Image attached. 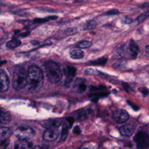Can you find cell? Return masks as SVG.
Listing matches in <instances>:
<instances>
[{
    "instance_id": "cell-4",
    "label": "cell",
    "mask_w": 149,
    "mask_h": 149,
    "mask_svg": "<svg viewBox=\"0 0 149 149\" xmlns=\"http://www.w3.org/2000/svg\"><path fill=\"white\" fill-rule=\"evenodd\" d=\"M15 135L20 140H29L35 136L34 130L28 126H20L14 132Z\"/></svg>"
},
{
    "instance_id": "cell-18",
    "label": "cell",
    "mask_w": 149,
    "mask_h": 149,
    "mask_svg": "<svg viewBox=\"0 0 149 149\" xmlns=\"http://www.w3.org/2000/svg\"><path fill=\"white\" fill-rule=\"evenodd\" d=\"M70 56L72 59H79L84 56V52L80 49H74L70 51Z\"/></svg>"
},
{
    "instance_id": "cell-34",
    "label": "cell",
    "mask_w": 149,
    "mask_h": 149,
    "mask_svg": "<svg viewBox=\"0 0 149 149\" xmlns=\"http://www.w3.org/2000/svg\"><path fill=\"white\" fill-rule=\"evenodd\" d=\"M31 44H33L34 45H37L38 44H39V42L37 41H31Z\"/></svg>"
},
{
    "instance_id": "cell-33",
    "label": "cell",
    "mask_w": 149,
    "mask_h": 149,
    "mask_svg": "<svg viewBox=\"0 0 149 149\" xmlns=\"http://www.w3.org/2000/svg\"><path fill=\"white\" fill-rule=\"evenodd\" d=\"M148 48H149L148 45H147L146 46V54H147V56H148V55H149V49H148Z\"/></svg>"
},
{
    "instance_id": "cell-28",
    "label": "cell",
    "mask_w": 149,
    "mask_h": 149,
    "mask_svg": "<svg viewBox=\"0 0 149 149\" xmlns=\"http://www.w3.org/2000/svg\"><path fill=\"white\" fill-rule=\"evenodd\" d=\"M139 90L140 91V92H141L142 94H144V95H147L148 93V91L147 88H146V87H141V88H139Z\"/></svg>"
},
{
    "instance_id": "cell-35",
    "label": "cell",
    "mask_w": 149,
    "mask_h": 149,
    "mask_svg": "<svg viewBox=\"0 0 149 149\" xmlns=\"http://www.w3.org/2000/svg\"><path fill=\"white\" fill-rule=\"evenodd\" d=\"M6 62L5 61H0V65H2V64H3V63H6Z\"/></svg>"
},
{
    "instance_id": "cell-5",
    "label": "cell",
    "mask_w": 149,
    "mask_h": 149,
    "mask_svg": "<svg viewBox=\"0 0 149 149\" xmlns=\"http://www.w3.org/2000/svg\"><path fill=\"white\" fill-rule=\"evenodd\" d=\"M134 140L137 143L138 148H147L148 147L149 137L148 134L144 132L137 133L134 137Z\"/></svg>"
},
{
    "instance_id": "cell-23",
    "label": "cell",
    "mask_w": 149,
    "mask_h": 149,
    "mask_svg": "<svg viewBox=\"0 0 149 149\" xmlns=\"http://www.w3.org/2000/svg\"><path fill=\"white\" fill-rule=\"evenodd\" d=\"M97 26V22L94 20H91L88 22L84 26V29L86 30H92Z\"/></svg>"
},
{
    "instance_id": "cell-19",
    "label": "cell",
    "mask_w": 149,
    "mask_h": 149,
    "mask_svg": "<svg viewBox=\"0 0 149 149\" xmlns=\"http://www.w3.org/2000/svg\"><path fill=\"white\" fill-rule=\"evenodd\" d=\"M21 45V41L19 40L13 38L6 42V47L9 49H14Z\"/></svg>"
},
{
    "instance_id": "cell-30",
    "label": "cell",
    "mask_w": 149,
    "mask_h": 149,
    "mask_svg": "<svg viewBox=\"0 0 149 149\" xmlns=\"http://www.w3.org/2000/svg\"><path fill=\"white\" fill-rule=\"evenodd\" d=\"M132 22V19L130 18H125L123 20H122V22L125 24H128V23H130Z\"/></svg>"
},
{
    "instance_id": "cell-21",
    "label": "cell",
    "mask_w": 149,
    "mask_h": 149,
    "mask_svg": "<svg viewBox=\"0 0 149 149\" xmlns=\"http://www.w3.org/2000/svg\"><path fill=\"white\" fill-rule=\"evenodd\" d=\"M92 45L91 42L89 41H81L79 42L76 45V47L77 48H89L90 47H91Z\"/></svg>"
},
{
    "instance_id": "cell-31",
    "label": "cell",
    "mask_w": 149,
    "mask_h": 149,
    "mask_svg": "<svg viewBox=\"0 0 149 149\" xmlns=\"http://www.w3.org/2000/svg\"><path fill=\"white\" fill-rule=\"evenodd\" d=\"M85 73L87 74H91L94 73V70L93 69H88L86 70Z\"/></svg>"
},
{
    "instance_id": "cell-1",
    "label": "cell",
    "mask_w": 149,
    "mask_h": 149,
    "mask_svg": "<svg viewBox=\"0 0 149 149\" xmlns=\"http://www.w3.org/2000/svg\"><path fill=\"white\" fill-rule=\"evenodd\" d=\"M27 90L36 93L42 87L44 83V74L42 70L36 65L30 66L27 71Z\"/></svg>"
},
{
    "instance_id": "cell-29",
    "label": "cell",
    "mask_w": 149,
    "mask_h": 149,
    "mask_svg": "<svg viewBox=\"0 0 149 149\" xmlns=\"http://www.w3.org/2000/svg\"><path fill=\"white\" fill-rule=\"evenodd\" d=\"M47 21H48L47 19H36L34 20L35 23H43Z\"/></svg>"
},
{
    "instance_id": "cell-32",
    "label": "cell",
    "mask_w": 149,
    "mask_h": 149,
    "mask_svg": "<svg viewBox=\"0 0 149 149\" xmlns=\"http://www.w3.org/2000/svg\"><path fill=\"white\" fill-rule=\"evenodd\" d=\"M116 13H118V11L116 10H111L107 13V14H108V15H114V14H116Z\"/></svg>"
},
{
    "instance_id": "cell-11",
    "label": "cell",
    "mask_w": 149,
    "mask_h": 149,
    "mask_svg": "<svg viewBox=\"0 0 149 149\" xmlns=\"http://www.w3.org/2000/svg\"><path fill=\"white\" fill-rule=\"evenodd\" d=\"M135 127L131 124H126L119 128L120 134L125 136H130L134 132Z\"/></svg>"
},
{
    "instance_id": "cell-3",
    "label": "cell",
    "mask_w": 149,
    "mask_h": 149,
    "mask_svg": "<svg viewBox=\"0 0 149 149\" xmlns=\"http://www.w3.org/2000/svg\"><path fill=\"white\" fill-rule=\"evenodd\" d=\"M27 73L22 66H16L13 71L12 86L16 90H20L26 86Z\"/></svg>"
},
{
    "instance_id": "cell-12",
    "label": "cell",
    "mask_w": 149,
    "mask_h": 149,
    "mask_svg": "<svg viewBox=\"0 0 149 149\" xmlns=\"http://www.w3.org/2000/svg\"><path fill=\"white\" fill-rule=\"evenodd\" d=\"M11 118V115L9 111L0 107V123L2 124H7L10 122Z\"/></svg>"
},
{
    "instance_id": "cell-27",
    "label": "cell",
    "mask_w": 149,
    "mask_h": 149,
    "mask_svg": "<svg viewBox=\"0 0 149 149\" xmlns=\"http://www.w3.org/2000/svg\"><path fill=\"white\" fill-rule=\"evenodd\" d=\"M73 133L76 134H80V133H81V130H80L79 126H77V125L76 126L73 128Z\"/></svg>"
},
{
    "instance_id": "cell-7",
    "label": "cell",
    "mask_w": 149,
    "mask_h": 149,
    "mask_svg": "<svg viewBox=\"0 0 149 149\" xmlns=\"http://www.w3.org/2000/svg\"><path fill=\"white\" fill-rule=\"evenodd\" d=\"M86 80L82 78H77L74 81L72 90L76 93L81 94L86 91Z\"/></svg>"
},
{
    "instance_id": "cell-2",
    "label": "cell",
    "mask_w": 149,
    "mask_h": 149,
    "mask_svg": "<svg viewBox=\"0 0 149 149\" xmlns=\"http://www.w3.org/2000/svg\"><path fill=\"white\" fill-rule=\"evenodd\" d=\"M44 69L48 80L52 83H58L62 77V73L59 65L52 61L44 62Z\"/></svg>"
},
{
    "instance_id": "cell-8",
    "label": "cell",
    "mask_w": 149,
    "mask_h": 149,
    "mask_svg": "<svg viewBox=\"0 0 149 149\" xmlns=\"http://www.w3.org/2000/svg\"><path fill=\"white\" fill-rule=\"evenodd\" d=\"M9 86V80L8 75L3 70L0 69V92L8 90Z\"/></svg>"
},
{
    "instance_id": "cell-14",
    "label": "cell",
    "mask_w": 149,
    "mask_h": 149,
    "mask_svg": "<svg viewBox=\"0 0 149 149\" xmlns=\"http://www.w3.org/2000/svg\"><path fill=\"white\" fill-rule=\"evenodd\" d=\"M129 51L130 52V55L133 56V59L136 58L139 52V48L138 45L136 42L132 39L130 40L129 42Z\"/></svg>"
},
{
    "instance_id": "cell-9",
    "label": "cell",
    "mask_w": 149,
    "mask_h": 149,
    "mask_svg": "<svg viewBox=\"0 0 149 149\" xmlns=\"http://www.w3.org/2000/svg\"><path fill=\"white\" fill-rule=\"evenodd\" d=\"M76 69L74 67L66 66L63 69V73L66 78L65 83L66 84H69L72 81L76 74Z\"/></svg>"
},
{
    "instance_id": "cell-25",
    "label": "cell",
    "mask_w": 149,
    "mask_h": 149,
    "mask_svg": "<svg viewBox=\"0 0 149 149\" xmlns=\"http://www.w3.org/2000/svg\"><path fill=\"white\" fill-rule=\"evenodd\" d=\"M148 16V12H146L144 13H143L142 15H141L138 18H137V21L139 22V23L142 22L143 21H144Z\"/></svg>"
},
{
    "instance_id": "cell-26",
    "label": "cell",
    "mask_w": 149,
    "mask_h": 149,
    "mask_svg": "<svg viewBox=\"0 0 149 149\" xmlns=\"http://www.w3.org/2000/svg\"><path fill=\"white\" fill-rule=\"evenodd\" d=\"M66 120L69 123V127H71L73 125V123H74V118L72 117H69L66 119Z\"/></svg>"
},
{
    "instance_id": "cell-17",
    "label": "cell",
    "mask_w": 149,
    "mask_h": 149,
    "mask_svg": "<svg viewBox=\"0 0 149 149\" xmlns=\"http://www.w3.org/2000/svg\"><path fill=\"white\" fill-rule=\"evenodd\" d=\"M68 129L69 127L68 126V125L66 123H63L59 142H63L66 140L68 135Z\"/></svg>"
},
{
    "instance_id": "cell-22",
    "label": "cell",
    "mask_w": 149,
    "mask_h": 149,
    "mask_svg": "<svg viewBox=\"0 0 149 149\" xmlns=\"http://www.w3.org/2000/svg\"><path fill=\"white\" fill-rule=\"evenodd\" d=\"M124 54V49H123V47H120L119 48H117L115 52H114V54H113V56L116 59H119L120 58H122L123 55Z\"/></svg>"
},
{
    "instance_id": "cell-20",
    "label": "cell",
    "mask_w": 149,
    "mask_h": 149,
    "mask_svg": "<svg viewBox=\"0 0 149 149\" xmlns=\"http://www.w3.org/2000/svg\"><path fill=\"white\" fill-rule=\"evenodd\" d=\"M107 62V58L105 57L100 58L95 61H92L90 62V63L93 65H100V66H104Z\"/></svg>"
},
{
    "instance_id": "cell-10",
    "label": "cell",
    "mask_w": 149,
    "mask_h": 149,
    "mask_svg": "<svg viewBox=\"0 0 149 149\" xmlns=\"http://www.w3.org/2000/svg\"><path fill=\"white\" fill-rule=\"evenodd\" d=\"M58 137V132L55 129H47L44 131L42 137L48 141H51L56 140Z\"/></svg>"
},
{
    "instance_id": "cell-6",
    "label": "cell",
    "mask_w": 149,
    "mask_h": 149,
    "mask_svg": "<svg viewBox=\"0 0 149 149\" xmlns=\"http://www.w3.org/2000/svg\"><path fill=\"white\" fill-rule=\"evenodd\" d=\"M112 118L118 123H123L129 119V115L126 111L122 109H118L113 112Z\"/></svg>"
},
{
    "instance_id": "cell-24",
    "label": "cell",
    "mask_w": 149,
    "mask_h": 149,
    "mask_svg": "<svg viewBox=\"0 0 149 149\" xmlns=\"http://www.w3.org/2000/svg\"><path fill=\"white\" fill-rule=\"evenodd\" d=\"M87 114H89V112H88V111H84L80 112L77 115V120H81L85 119L87 118Z\"/></svg>"
},
{
    "instance_id": "cell-15",
    "label": "cell",
    "mask_w": 149,
    "mask_h": 149,
    "mask_svg": "<svg viewBox=\"0 0 149 149\" xmlns=\"http://www.w3.org/2000/svg\"><path fill=\"white\" fill-rule=\"evenodd\" d=\"M12 134L11 130L6 127H0V141H3L8 140Z\"/></svg>"
},
{
    "instance_id": "cell-13",
    "label": "cell",
    "mask_w": 149,
    "mask_h": 149,
    "mask_svg": "<svg viewBox=\"0 0 149 149\" xmlns=\"http://www.w3.org/2000/svg\"><path fill=\"white\" fill-rule=\"evenodd\" d=\"M61 124V121L56 119H49L42 123L43 126L47 129H55L58 127Z\"/></svg>"
},
{
    "instance_id": "cell-16",
    "label": "cell",
    "mask_w": 149,
    "mask_h": 149,
    "mask_svg": "<svg viewBox=\"0 0 149 149\" xmlns=\"http://www.w3.org/2000/svg\"><path fill=\"white\" fill-rule=\"evenodd\" d=\"M16 143L15 148H31L33 146V143L27 141V140H20Z\"/></svg>"
}]
</instances>
